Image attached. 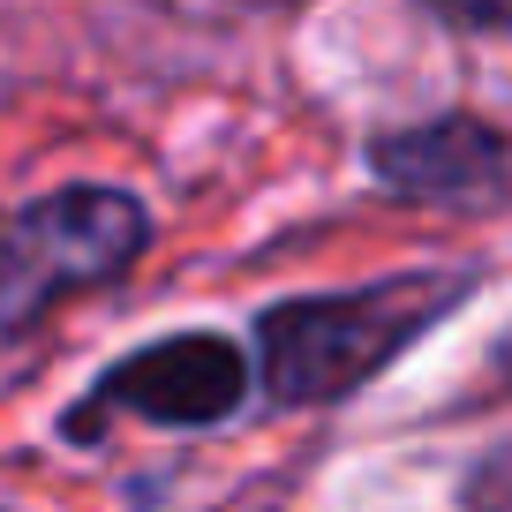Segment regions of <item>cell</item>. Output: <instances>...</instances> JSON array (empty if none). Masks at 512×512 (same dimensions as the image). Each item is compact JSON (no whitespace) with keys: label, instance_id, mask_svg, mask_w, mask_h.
<instances>
[{"label":"cell","instance_id":"cell-1","mask_svg":"<svg viewBox=\"0 0 512 512\" xmlns=\"http://www.w3.org/2000/svg\"><path fill=\"white\" fill-rule=\"evenodd\" d=\"M460 302V279H384L362 294H324V302H287L264 317L256 354L264 384L279 400H339L362 377H377L400 347H415L437 324V309Z\"/></svg>","mask_w":512,"mask_h":512},{"label":"cell","instance_id":"cell-2","mask_svg":"<svg viewBox=\"0 0 512 512\" xmlns=\"http://www.w3.org/2000/svg\"><path fill=\"white\" fill-rule=\"evenodd\" d=\"M144 249V211L121 189H61L0 219V324H31L53 294L98 287Z\"/></svg>","mask_w":512,"mask_h":512},{"label":"cell","instance_id":"cell-3","mask_svg":"<svg viewBox=\"0 0 512 512\" xmlns=\"http://www.w3.org/2000/svg\"><path fill=\"white\" fill-rule=\"evenodd\" d=\"M241 392H249V362H241L226 339L196 332V339H159V347L128 354V362L98 384V407H128V415H144V422L196 430V422L234 415Z\"/></svg>","mask_w":512,"mask_h":512},{"label":"cell","instance_id":"cell-4","mask_svg":"<svg viewBox=\"0 0 512 512\" xmlns=\"http://www.w3.org/2000/svg\"><path fill=\"white\" fill-rule=\"evenodd\" d=\"M377 174L400 196H445V204H482L512 189V144L482 121H437L377 144Z\"/></svg>","mask_w":512,"mask_h":512},{"label":"cell","instance_id":"cell-5","mask_svg":"<svg viewBox=\"0 0 512 512\" xmlns=\"http://www.w3.org/2000/svg\"><path fill=\"white\" fill-rule=\"evenodd\" d=\"M452 23H475V31H512V0H430Z\"/></svg>","mask_w":512,"mask_h":512},{"label":"cell","instance_id":"cell-6","mask_svg":"<svg viewBox=\"0 0 512 512\" xmlns=\"http://www.w3.org/2000/svg\"><path fill=\"white\" fill-rule=\"evenodd\" d=\"M475 512H512V460H497L475 490Z\"/></svg>","mask_w":512,"mask_h":512}]
</instances>
